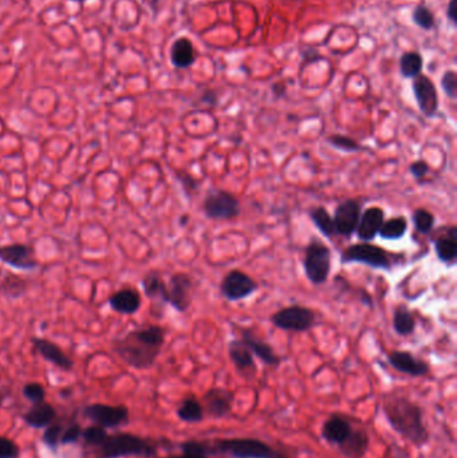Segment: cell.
<instances>
[{"instance_id": "obj_7", "label": "cell", "mask_w": 457, "mask_h": 458, "mask_svg": "<svg viewBox=\"0 0 457 458\" xmlns=\"http://www.w3.org/2000/svg\"><path fill=\"white\" fill-rule=\"evenodd\" d=\"M341 261L343 264L359 263L370 268L384 271H390L393 267L390 254L384 248L371 243H358L348 247L341 254Z\"/></svg>"}, {"instance_id": "obj_15", "label": "cell", "mask_w": 457, "mask_h": 458, "mask_svg": "<svg viewBox=\"0 0 457 458\" xmlns=\"http://www.w3.org/2000/svg\"><path fill=\"white\" fill-rule=\"evenodd\" d=\"M233 392L224 388H212L203 397L204 414L212 420L228 418L232 413Z\"/></svg>"}, {"instance_id": "obj_26", "label": "cell", "mask_w": 457, "mask_h": 458, "mask_svg": "<svg viewBox=\"0 0 457 458\" xmlns=\"http://www.w3.org/2000/svg\"><path fill=\"white\" fill-rule=\"evenodd\" d=\"M55 417H56V410L49 402L43 401V402L33 404V407L23 415V420L31 427L43 429L52 425Z\"/></svg>"}, {"instance_id": "obj_4", "label": "cell", "mask_w": 457, "mask_h": 458, "mask_svg": "<svg viewBox=\"0 0 457 458\" xmlns=\"http://www.w3.org/2000/svg\"><path fill=\"white\" fill-rule=\"evenodd\" d=\"M210 453L232 458H279L272 446L256 438H219L210 443Z\"/></svg>"}, {"instance_id": "obj_19", "label": "cell", "mask_w": 457, "mask_h": 458, "mask_svg": "<svg viewBox=\"0 0 457 458\" xmlns=\"http://www.w3.org/2000/svg\"><path fill=\"white\" fill-rule=\"evenodd\" d=\"M31 343L39 356H42L43 359H46L47 362L55 365L56 367L66 370V372H69L74 367V362L70 356H68L59 346H56L53 342L34 337V338H31Z\"/></svg>"}, {"instance_id": "obj_43", "label": "cell", "mask_w": 457, "mask_h": 458, "mask_svg": "<svg viewBox=\"0 0 457 458\" xmlns=\"http://www.w3.org/2000/svg\"><path fill=\"white\" fill-rule=\"evenodd\" d=\"M82 437V429L78 424L70 425L66 430H63L62 437H61V443L62 445H69V443H75Z\"/></svg>"}, {"instance_id": "obj_29", "label": "cell", "mask_w": 457, "mask_h": 458, "mask_svg": "<svg viewBox=\"0 0 457 458\" xmlns=\"http://www.w3.org/2000/svg\"><path fill=\"white\" fill-rule=\"evenodd\" d=\"M27 289V280L15 273L6 275L0 282V295L8 300H18L26 295Z\"/></svg>"}, {"instance_id": "obj_49", "label": "cell", "mask_w": 457, "mask_h": 458, "mask_svg": "<svg viewBox=\"0 0 457 458\" xmlns=\"http://www.w3.org/2000/svg\"><path fill=\"white\" fill-rule=\"evenodd\" d=\"M72 1H78V3H84V1H86V0H72Z\"/></svg>"}, {"instance_id": "obj_8", "label": "cell", "mask_w": 457, "mask_h": 458, "mask_svg": "<svg viewBox=\"0 0 457 458\" xmlns=\"http://www.w3.org/2000/svg\"><path fill=\"white\" fill-rule=\"evenodd\" d=\"M271 323L284 331L306 333L317 324V314L309 307L290 305L272 314Z\"/></svg>"}, {"instance_id": "obj_12", "label": "cell", "mask_w": 457, "mask_h": 458, "mask_svg": "<svg viewBox=\"0 0 457 458\" xmlns=\"http://www.w3.org/2000/svg\"><path fill=\"white\" fill-rule=\"evenodd\" d=\"M412 90L422 114L428 119L436 117L440 106L439 94L432 79L422 74L417 75L413 78Z\"/></svg>"}, {"instance_id": "obj_21", "label": "cell", "mask_w": 457, "mask_h": 458, "mask_svg": "<svg viewBox=\"0 0 457 458\" xmlns=\"http://www.w3.org/2000/svg\"><path fill=\"white\" fill-rule=\"evenodd\" d=\"M252 356L259 358L267 366H279L281 358L274 351V349L264 340L259 339L251 328L242 330V338Z\"/></svg>"}, {"instance_id": "obj_13", "label": "cell", "mask_w": 457, "mask_h": 458, "mask_svg": "<svg viewBox=\"0 0 457 458\" xmlns=\"http://www.w3.org/2000/svg\"><path fill=\"white\" fill-rule=\"evenodd\" d=\"M0 261L19 271H33L39 266L33 247L20 243L1 245Z\"/></svg>"}, {"instance_id": "obj_41", "label": "cell", "mask_w": 457, "mask_h": 458, "mask_svg": "<svg viewBox=\"0 0 457 458\" xmlns=\"http://www.w3.org/2000/svg\"><path fill=\"white\" fill-rule=\"evenodd\" d=\"M23 395L26 399H29L33 404L46 401V390L39 383H27L23 388Z\"/></svg>"}, {"instance_id": "obj_20", "label": "cell", "mask_w": 457, "mask_h": 458, "mask_svg": "<svg viewBox=\"0 0 457 458\" xmlns=\"http://www.w3.org/2000/svg\"><path fill=\"white\" fill-rule=\"evenodd\" d=\"M107 302L113 311L121 315H134L142 305L140 292L133 287H125L114 292Z\"/></svg>"}, {"instance_id": "obj_10", "label": "cell", "mask_w": 457, "mask_h": 458, "mask_svg": "<svg viewBox=\"0 0 457 458\" xmlns=\"http://www.w3.org/2000/svg\"><path fill=\"white\" fill-rule=\"evenodd\" d=\"M259 284L246 272L231 270L220 284V292L228 302H239L252 296Z\"/></svg>"}, {"instance_id": "obj_35", "label": "cell", "mask_w": 457, "mask_h": 458, "mask_svg": "<svg viewBox=\"0 0 457 458\" xmlns=\"http://www.w3.org/2000/svg\"><path fill=\"white\" fill-rule=\"evenodd\" d=\"M412 20L416 26H419L422 30L429 31L433 30L436 26V17L435 14L431 11V8L425 4H420L413 10Z\"/></svg>"}, {"instance_id": "obj_34", "label": "cell", "mask_w": 457, "mask_h": 458, "mask_svg": "<svg viewBox=\"0 0 457 458\" xmlns=\"http://www.w3.org/2000/svg\"><path fill=\"white\" fill-rule=\"evenodd\" d=\"M180 448L183 450V455L164 458H208L211 456L208 442L185 441L180 445Z\"/></svg>"}, {"instance_id": "obj_46", "label": "cell", "mask_w": 457, "mask_h": 458, "mask_svg": "<svg viewBox=\"0 0 457 458\" xmlns=\"http://www.w3.org/2000/svg\"><path fill=\"white\" fill-rule=\"evenodd\" d=\"M217 94L213 90H206L200 98L201 103H206L208 106H216L217 105Z\"/></svg>"}, {"instance_id": "obj_31", "label": "cell", "mask_w": 457, "mask_h": 458, "mask_svg": "<svg viewBox=\"0 0 457 458\" xmlns=\"http://www.w3.org/2000/svg\"><path fill=\"white\" fill-rule=\"evenodd\" d=\"M309 216L311 221L314 222V225L317 227L318 231L325 236V238H334L335 235V225L333 217L330 216V213L326 211L325 206H314L310 209Z\"/></svg>"}, {"instance_id": "obj_38", "label": "cell", "mask_w": 457, "mask_h": 458, "mask_svg": "<svg viewBox=\"0 0 457 458\" xmlns=\"http://www.w3.org/2000/svg\"><path fill=\"white\" fill-rule=\"evenodd\" d=\"M107 436H109L107 430L105 427L100 426V425H94V426H90L88 429L82 430V438L90 446H98L100 448L105 442Z\"/></svg>"}, {"instance_id": "obj_17", "label": "cell", "mask_w": 457, "mask_h": 458, "mask_svg": "<svg viewBox=\"0 0 457 458\" xmlns=\"http://www.w3.org/2000/svg\"><path fill=\"white\" fill-rule=\"evenodd\" d=\"M385 221V212L380 206L368 208L364 213H361V219L357 227V236L362 243H370L378 235L381 225Z\"/></svg>"}, {"instance_id": "obj_6", "label": "cell", "mask_w": 457, "mask_h": 458, "mask_svg": "<svg viewBox=\"0 0 457 458\" xmlns=\"http://www.w3.org/2000/svg\"><path fill=\"white\" fill-rule=\"evenodd\" d=\"M203 211L210 220L229 221L242 213V205L235 194L224 189H211L207 192Z\"/></svg>"}, {"instance_id": "obj_44", "label": "cell", "mask_w": 457, "mask_h": 458, "mask_svg": "<svg viewBox=\"0 0 457 458\" xmlns=\"http://www.w3.org/2000/svg\"><path fill=\"white\" fill-rule=\"evenodd\" d=\"M177 178L181 183L183 189H184V192H185L187 196H192V194H194L199 190V188H200L199 180H196L194 176H191V174H178Z\"/></svg>"}, {"instance_id": "obj_40", "label": "cell", "mask_w": 457, "mask_h": 458, "mask_svg": "<svg viewBox=\"0 0 457 458\" xmlns=\"http://www.w3.org/2000/svg\"><path fill=\"white\" fill-rule=\"evenodd\" d=\"M62 433H63V426L61 424L56 425H49L43 433V437L42 440L43 442L55 449L59 443H61V437H62Z\"/></svg>"}, {"instance_id": "obj_39", "label": "cell", "mask_w": 457, "mask_h": 458, "mask_svg": "<svg viewBox=\"0 0 457 458\" xmlns=\"http://www.w3.org/2000/svg\"><path fill=\"white\" fill-rule=\"evenodd\" d=\"M441 89L451 98L455 100L457 94V74L455 70H447L441 78Z\"/></svg>"}, {"instance_id": "obj_22", "label": "cell", "mask_w": 457, "mask_h": 458, "mask_svg": "<svg viewBox=\"0 0 457 458\" xmlns=\"http://www.w3.org/2000/svg\"><path fill=\"white\" fill-rule=\"evenodd\" d=\"M352 430V424L348 418H345L339 414H334V415L329 417L322 425L320 436L327 443L338 446L348 438V436L350 434Z\"/></svg>"}, {"instance_id": "obj_33", "label": "cell", "mask_w": 457, "mask_h": 458, "mask_svg": "<svg viewBox=\"0 0 457 458\" xmlns=\"http://www.w3.org/2000/svg\"><path fill=\"white\" fill-rule=\"evenodd\" d=\"M408 229V220L405 216H396L384 221L378 235L384 240H400L405 236Z\"/></svg>"}, {"instance_id": "obj_45", "label": "cell", "mask_w": 457, "mask_h": 458, "mask_svg": "<svg viewBox=\"0 0 457 458\" xmlns=\"http://www.w3.org/2000/svg\"><path fill=\"white\" fill-rule=\"evenodd\" d=\"M409 171H410V174H412L416 180H422V178H425L426 174L429 173V165H428L426 161L419 160V161H415V162L410 164Z\"/></svg>"}, {"instance_id": "obj_9", "label": "cell", "mask_w": 457, "mask_h": 458, "mask_svg": "<svg viewBox=\"0 0 457 458\" xmlns=\"http://www.w3.org/2000/svg\"><path fill=\"white\" fill-rule=\"evenodd\" d=\"M194 287V279L188 273L172 275L166 283V305H172L178 312H185L192 305Z\"/></svg>"}, {"instance_id": "obj_14", "label": "cell", "mask_w": 457, "mask_h": 458, "mask_svg": "<svg viewBox=\"0 0 457 458\" xmlns=\"http://www.w3.org/2000/svg\"><path fill=\"white\" fill-rule=\"evenodd\" d=\"M84 414L86 418L105 429L118 427L129 421V410L123 405L110 406L104 404H93L85 409Z\"/></svg>"}, {"instance_id": "obj_24", "label": "cell", "mask_w": 457, "mask_h": 458, "mask_svg": "<svg viewBox=\"0 0 457 458\" xmlns=\"http://www.w3.org/2000/svg\"><path fill=\"white\" fill-rule=\"evenodd\" d=\"M197 59L194 43L189 38L181 36L177 38L171 49V62L176 68L184 70L189 68Z\"/></svg>"}, {"instance_id": "obj_28", "label": "cell", "mask_w": 457, "mask_h": 458, "mask_svg": "<svg viewBox=\"0 0 457 458\" xmlns=\"http://www.w3.org/2000/svg\"><path fill=\"white\" fill-rule=\"evenodd\" d=\"M177 417L187 424H200L206 417L203 404L194 395L187 397L177 407Z\"/></svg>"}, {"instance_id": "obj_36", "label": "cell", "mask_w": 457, "mask_h": 458, "mask_svg": "<svg viewBox=\"0 0 457 458\" xmlns=\"http://www.w3.org/2000/svg\"><path fill=\"white\" fill-rule=\"evenodd\" d=\"M412 220H413V224H415V228L419 234H422V235H426L429 234L433 227H435V222H436V219L433 216L432 212H429L428 209L425 208H419L413 212V216H412Z\"/></svg>"}, {"instance_id": "obj_25", "label": "cell", "mask_w": 457, "mask_h": 458, "mask_svg": "<svg viewBox=\"0 0 457 458\" xmlns=\"http://www.w3.org/2000/svg\"><path fill=\"white\" fill-rule=\"evenodd\" d=\"M435 251L440 261L447 266H455L457 259V228L451 227L444 235L435 240Z\"/></svg>"}, {"instance_id": "obj_27", "label": "cell", "mask_w": 457, "mask_h": 458, "mask_svg": "<svg viewBox=\"0 0 457 458\" xmlns=\"http://www.w3.org/2000/svg\"><path fill=\"white\" fill-rule=\"evenodd\" d=\"M144 293L153 300L166 303V283L159 271H149L141 280Z\"/></svg>"}, {"instance_id": "obj_1", "label": "cell", "mask_w": 457, "mask_h": 458, "mask_svg": "<svg viewBox=\"0 0 457 458\" xmlns=\"http://www.w3.org/2000/svg\"><path fill=\"white\" fill-rule=\"evenodd\" d=\"M165 334L164 327L150 324L113 340L111 349L130 367L146 370L156 363L165 343Z\"/></svg>"}, {"instance_id": "obj_16", "label": "cell", "mask_w": 457, "mask_h": 458, "mask_svg": "<svg viewBox=\"0 0 457 458\" xmlns=\"http://www.w3.org/2000/svg\"><path fill=\"white\" fill-rule=\"evenodd\" d=\"M387 363L398 373L406 374L409 376H425L431 372L428 362L413 356L404 350H393L387 356Z\"/></svg>"}, {"instance_id": "obj_30", "label": "cell", "mask_w": 457, "mask_h": 458, "mask_svg": "<svg viewBox=\"0 0 457 458\" xmlns=\"http://www.w3.org/2000/svg\"><path fill=\"white\" fill-rule=\"evenodd\" d=\"M393 330L400 337H409L416 330V319L413 312L405 305L396 307L393 314Z\"/></svg>"}, {"instance_id": "obj_42", "label": "cell", "mask_w": 457, "mask_h": 458, "mask_svg": "<svg viewBox=\"0 0 457 458\" xmlns=\"http://www.w3.org/2000/svg\"><path fill=\"white\" fill-rule=\"evenodd\" d=\"M18 457V445L7 437H0V458Z\"/></svg>"}, {"instance_id": "obj_11", "label": "cell", "mask_w": 457, "mask_h": 458, "mask_svg": "<svg viewBox=\"0 0 457 458\" xmlns=\"http://www.w3.org/2000/svg\"><path fill=\"white\" fill-rule=\"evenodd\" d=\"M361 201L346 199L336 205L334 212L335 234L343 238H352L361 219Z\"/></svg>"}, {"instance_id": "obj_2", "label": "cell", "mask_w": 457, "mask_h": 458, "mask_svg": "<svg viewBox=\"0 0 457 458\" xmlns=\"http://www.w3.org/2000/svg\"><path fill=\"white\" fill-rule=\"evenodd\" d=\"M382 411L390 427L406 441L422 446L429 441V432L424 424L422 409L405 395H387Z\"/></svg>"}, {"instance_id": "obj_5", "label": "cell", "mask_w": 457, "mask_h": 458, "mask_svg": "<svg viewBox=\"0 0 457 458\" xmlns=\"http://www.w3.org/2000/svg\"><path fill=\"white\" fill-rule=\"evenodd\" d=\"M333 256L330 248L317 238H311L304 250L303 270L306 277L316 286L326 283L332 272Z\"/></svg>"}, {"instance_id": "obj_18", "label": "cell", "mask_w": 457, "mask_h": 458, "mask_svg": "<svg viewBox=\"0 0 457 458\" xmlns=\"http://www.w3.org/2000/svg\"><path fill=\"white\" fill-rule=\"evenodd\" d=\"M228 356L235 369L240 375L251 378L256 373V363L252 353L242 339H232L228 343Z\"/></svg>"}, {"instance_id": "obj_48", "label": "cell", "mask_w": 457, "mask_h": 458, "mask_svg": "<svg viewBox=\"0 0 457 458\" xmlns=\"http://www.w3.org/2000/svg\"><path fill=\"white\" fill-rule=\"evenodd\" d=\"M272 93L278 97V98H281L284 94H286V86L283 84H274L272 85Z\"/></svg>"}, {"instance_id": "obj_23", "label": "cell", "mask_w": 457, "mask_h": 458, "mask_svg": "<svg viewBox=\"0 0 457 458\" xmlns=\"http://www.w3.org/2000/svg\"><path fill=\"white\" fill-rule=\"evenodd\" d=\"M369 433L365 429L353 427L348 438L338 445V449L346 458H364L369 450Z\"/></svg>"}, {"instance_id": "obj_37", "label": "cell", "mask_w": 457, "mask_h": 458, "mask_svg": "<svg viewBox=\"0 0 457 458\" xmlns=\"http://www.w3.org/2000/svg\"><path fill=\"white\" fill-rule=\"evenodd\" d=\"M326 141L332 148L343 153H357L362 149L358 141L343 135H332L326 138Z\"/></svg>"}, {"instance_id": "obj_3", "label": "cell", "mask_w": 457, "mask_h": 458, "mask_svg": "<svg viewBox=\"0 0 457 458\" xmlns=\"http://www.w3.org/2000/svg\"><path fill=\"white\" fill-rule=\"evenodd\" d=\"M100 450L104 458L152 457L157 453L155 445L130 433L107 436Z\"/></svg>"}, {"instance_id": "obj_32", "label": "cell", "mask_w": 457, "mask_h": 458, "mask_svg": "<svg viewBox=\"0 0 457 458\" xmlns=\"http://www.w3.org/2000/svg\"><path fill=\"white\" fill-rule=\"evenodd\" d=\"M422 68H424V59L421 54L417 51H409L405 52L400 58V72L404 78L413 79L417 75L421 74Z\"/></svg>"}, {"instance_id": "obj_47", "label": "cell", "mask_w": 457, "mask_h": 458, "mask_svg": "<svg viewBox=\"0 0 457 458\" xmlns=\"http://www.w3.org/2000/svg\"><path fill=\"white\" fill-rule=\"evenodd\" d=\"M456 3L457 0H449L448 3V8H447V17H449V20L456 24Z\"/></svg>"}]
</instances>
